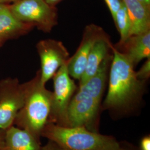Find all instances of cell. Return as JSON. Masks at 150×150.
Masks as SVG:
<instances>
[{"label": "cell", "mask_w": 150, "mask_h": 150, "mask_svg": "<svg viewBox=\"0 0 150 150\" xmlns=\"http://www.w3.org/2000/svg\"><path fill=\"white\" fill-rule=\"evenodd\" d=\"M107 96L102 109L113 118H120L134 113L144 92L145 81L136 75L134 64L115 47L112 48Z\"/></svg>", "instance_id": "6da1fadb"}, {"label": "cell", "mask_w": 150, "mask_h": 150, "mask_svg": "<svg viewBox=\"0 0 150 150\" xmlns=\"http://www.w3.org/2000/svg\"><path fill=\"white\" fill-rule=\"evenodd\" d=\"M52 92L40 81V71L30 81V86L23 106L14 124L40 141L41 133L48 122L51 112Z\"/></svg>", "instance_id": "7a4b0ae2"}, {"label": "cell", "mask_w": 150, "mask_h": 150, "mask_svg": "<svg viewBox=\"0 0 150 150\" xmlns=\"http://www.w3.org/2000/svg\"><path fill=\"white\" fill-rule=\"evenodd\" d=\"M41 137L64 150H121V142L112 136L92 132L81 127H64L48 122Z\"/></svg>", "instance_id": "3957f363"}, {"label": "cell", "mask_w": 150, "mask_h": 150, "mask_svg": "<svg viewBox=\"0 0 150 150\" xmlns=\"http://www.w3.org/2000/svg\"><path fill=\"white\" fill-rule=\"evenodd\" d=\"M12 15L43 32H51L57 24V10L44 0H18L9 7Z\"/></svg>", "instance_id": "277c9868"}, {"label": "cell", "mask_w": 150, "mask_h": 150, "mask_svg": "<svg viewBox=\"0 0 150 150\" xmlns=\"http://www.w3.org/2000/svg\"><path fill=\"white\" fill-rule=\"evenodd\" d=\"M101 102V100L79 88L68 107L67 127H81L98 132Z\"/></svg>", "instance_id": "5b68a950"}, {"label": "cell", "mask_w": 150, "mask_h": 150, "mask_svg": "<svg viewBox=\"0 0 150 150\" xmlns=\"http://www.w3.org/2000/svg\"><path fill=\"white\" fill-rule=\"evenodd\" d=\"M30 81L20 83L8 77L0 81V130L13 126L17 113L25 102Z\"/></svg>", "instance_id": "8992f818"}, {"label": "cell", "mask_w": 150, "mask_h": 150, "mask_svg": "<svg viewBox=\"0 0 150 150\" xmlns=\"http://www.w3.org/2000/svg\"><path fill=\"white\" fill-rule=\"evenodd\" d=\"M52 79L54 91L52 92L51 112L48 122L67 127V110L77 90V87L69 75L67 63L59 68Z\"/></svg>", "instance_id": "52a82bcc"}, {"label": "cell", "mask_w": 150, "mask_h": 150, "mask_svg": "<svg viewBox=\"0 0 150 150\" xmlns=\"http://www.w3.org/2000/svg\"><path fill=\"white\" fill-rule=\"evenodd\" d=\"M36 48L41 61L40 81L45 85L59 68L67 63L70 54L64 43L53 39L39 41Z\"/></svg>", "instance_id": "ba28073f"}, {"label": "cell", "mask_w": 150, "mask_h": 150, "mask_svg": "<svg viewBox=\"0 0 150 150\" xmlns=\"http://www.w3.org/2000/svg\"><path fill=\"white\" fill-rule=\"evenodd\" d=\"M105 34L102 28L97 25L91 24L86 26L79 48L67 62V70L71 77L80 80L93 45Z\"/></svg>", "instance_id": "9c48e42d"}, {"label": "cell", "mask_w": 150, "mask_h": 150, "mask_svg": "<svg viewBox=\"0 0 150 150\" xmlns=\"http://www.w3.org/2000/svg\"><path fill=\"white\" fill-rule=\"evenodd\" d=\"M117 46L115 48L125 54L135 66L142 59L150 58V30L130 36Z\"/></svg>", "instance_id": "30bf717a"}, {"label": "cell", "mask_w": 150, "mask_h": 150, "mask_svg": "<svg viewBox=\"0 0 150 150\" xmlns=\"http://www.w3.org/2000/svg\"><path fill=\"white\" fill-rule=\"evenodd\" d=\"M33 27L30 24L17 20L9 7L0 4V43L27 33Z\"/></svg>", "instance_id": "8fae6325"}, {"label": "cell", "mask_w": 150, "mask_h": 150, "mask_svg": "<svg viewBox=\"0 0 150 150\" xmlns=\"http://www.w3.org/2000/svg\"><path fill=\"white\" fill-rule=\"evenodd\" d=\"M112 47L106 34L97 41L88 55L84 72L79 80L80 85L85 83L96 74Z\"/></svg>", "instance_id": "7c38bea8"}, {"label": "cell", "mask_w": 150, "mask_h": 150, "mask_svg": "<svg viewBox=\"0 0 150 150\" xmlns=\"http://www.w3.org/2000/svg\"><path fill=\"white\" fill-rule=\"evenodd\" d=\"M40 141L28 131L12 126L6 130L2 150H40Z\"/></svg>", "instance_id": "4fadbf2b"}, {"label": "cell", "mask_w": 150, "mask_h": 150, "mask_svg": "<svg viewBox=\"0 0 150 150\" xmlns=\"http://www.w3.org/2000/svg\"><path fill=\"white\" fill-rule=\"evenodd\" d=\"M131 23L129 36L150 30V10L138 0H121Z\"/></svg>", "instance_id": "5bb4252c"}, {"label": "cell", "mask_w": 150, "mask_h": 150, "mask_svg": "<svg viewBox=\"0 0 150 150\" xmlns=\"http://www.w3.org/2000/svg\"><path fill=\"white\" fill-rule=\"evenodd\" d=\"M120 34V40L118 44L124 42L129 37L131 23L126 8L122 2V5L113 20Z\"/></svg>", "instance_id": "9a60e30c"}, {"label": "cell", "mask_w": 150, "mask_h": 150, "mask_svg": "<svg viewBox=\"0 0 150 150\" xmlns=\"http://www.w3.org/2000/svg\"><path fill=\"white\" fill-rule=\"evenodd\" d=\"M136 75L137 79L140 80L146 81L150 78V58L147 59L144 64L142 66Z\"/></svg>", "instance_id": "2e32d148"}, {"label": "cell", "mask_w": 150, "mask_h": 150, "mask_svg": "<svg viewBox=\"0 0 150 150\" xmlns=\"http://www.w3.org/2000/svg\"><path fill=\"white\" fill-rule=\"evenodd\" d=\"M105 1L110 11L113 19L114 20L116 14L121 7L122 1L121 0H105Z\"/></svg>", "instance_id": "e0dca14e"}, {"label": "cell", "mask_w": 150, "mask_h": 150, "mask_svg": "<svg viewBox=\"0 0 150 150\" xmlns=\"http://www.w3.org/2000/svg\"><path fill=\"white\" fill-rule=\"evenodd\" d=\"M139 150H150V136L147 135L143 137L141 139L139 146Z\"/></svg>", "instance_id": "ac0fdd59"}, {"label": "cell", "mask_w": 150, "mask_h": 150, "mask_svg": "<svg viewBox=\"0 0 150 150\" xmlns=\"http://www.w3.org/2000/svg\"><path fill=\"white\" fill-rule=\"evenodd\" d=\"M40 150H64L54 141L48 140V142L43 146H41Z\"/></svg>", "instance_id": "d6986e66"}, {"label": "cell", "mask_w": 150, "mask_h": 150, "mask_svg": "<svg viewBox=\"0 0 150 150\" xmlns=\"http://www.w3.org/2000/svg\"><path fill=\"white\" fill-rule=\"evenodd\" d=\"M121 150H139V147L132 145L127 142H121Z\"/></svg>", "instance_id": "ffe728a7"}, {"label": "cell", "mask_w": 150, "mask_h": 150, "mask_svg": "<svg viewBox=\"0 0 150 150\" xmlns=\"http://www.w3.org/2000/svg\"><path fill=\"white\" fill-rule=\"evenodd\" d=\"M6 130H0V150H2L5 144Z\"/></svg>", "instance_id": "44dd1931"}, {"label": "cell", "mask_w": 150, "mask_h": 150, "mask_svg": "<svg viewBox=\"0 0 150 150\" xmlns=\"http://www.w3.org/2000/svg\"><path fill=\"white\" fill-rule=\"evenodd\" d=\"M47 4L51 6H54L62 0H44Z\"/></svg>", "instance_id": "7402d4cb"}, {"label": "cell", "mask_w": 150, "mask_h": 150, "mask_svg": "<svg viewBox=\"0 0 150 150\" xmlns=\"http://www.w3.org/2000/svg\"><path fill=\"white\" fill-rule=\"evenodd\" d=\"M139 2L142 4L145 7L150 10V0H138Z\"/></svg>", "instance_id": "603a6c76"}, {"label": "cell", "mask_w": 150, "mask_h": 150, "mask_svg": "<svg viewBox=\"0 0 150 150\" xmlns=\"http://www.w3.org/2000/svg\"><path fill=\"white\" fill-rule=\"evenodd\" d=\"M18 0H0V4H5L6 3H8V2H16Z\"/></svg>", "instance_id": "cb8c5ba5"}, {"label": "cell", "mask_w": 150, "mask_h": 150, "mask_svg": "<svg viewBox=\"0 0 150 150\" xmlns=\"http://www.w3.org/2000/svg\"><path fill=\"white\" fill-rule=\"evenodd\" d=\"M2 46V43H0V47Z\"/></svg>", "instance_id": "d4e9b609"}]
</instances>
